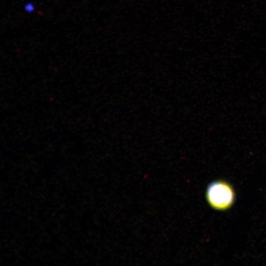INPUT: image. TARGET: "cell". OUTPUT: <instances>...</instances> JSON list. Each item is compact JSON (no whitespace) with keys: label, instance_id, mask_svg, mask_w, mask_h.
Masks as SVG:
<instances>
[{"label":"cell","instance_id":"obj_2","mask_svg":"<svg viewBox=\"0 0 266 266\" xmlns=\"http://www.w3.org/2000/svg\"><path fill=\"white\" fill-rule=\"evenodd\" d=\"M26 10L28 11H32L33 10V6L31 4H28L26 6Z\"/></svg>","mask_w":266,"mask_h":266},{"label":"cell","instance_id":"obj_1","mask_svg":"<svg viewBox=\"0 0 266 266\" xmlns=\"http://www.w3.org/2000/svg\"><path fill=\"white\" fill-rule=\"evenodd\" d=\"M206 198L213 208L224 210L233 205L234 200V193L229 183L223 181H216L208 186Z\"/></svg>","mask_w":266,"mask_h":266}]
</instances>
